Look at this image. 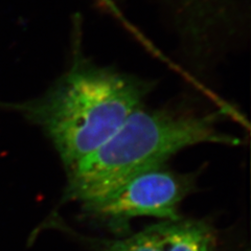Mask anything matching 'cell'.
<instances>
[{
	"mask_svg": "<svg viewBox=\"0 0 251 251\" xmlns=\"http://www.w3.org/2000/svg\"><path fill=\"white\" fill-rule=\"evenodd\" d=\"M151 89L138 77L75 56L44 96L16 109L41 127L69 170L111 137Z\"/></svg>",
	"mask_w": 251,
	"mask_h": 251,
	"instance_id": "6da1fadb",
	"label": "cell"
},
{
	"mask_svg": "<svg viewBox=\"0 0 251 251\" xmlns=\"http://www.w3.org/2000/svg\"><path fill=\"white\" fill-rule=\"evenodd\" d=\"M220 119V112L185 108L136 109L103 145L67 170L63 201L100 197L133 176L166 166L187 147L240 144L239 138L218 129Z\"/></svg>",
	"mask_w": 251,
	"mask_h": 251,
	"instance_id": "7a4b0ae2",
	"label": "cell"
},
{
	"mask_svg": "<svg viewBox=\"0 0 251 251\" xmlns=\"http://www.w3.org/2000/svg\"><path fill=\"white\" fill-rule=\"evenodd\" d=\"M194 186V175L180 174L161 166L131 177L100 197L81 202L82 210L109 230L125 233L133 218H181L179 205Z\"/></svg>",
	"mask_w": 251,
	"mask_h": 251,
	"instance_id": "3957f363",
	"label": "cell"
},
{
	"mask_svg": "<svg viewBox=\"0 0 251 251\" xmlns=\"http://www.w3.org/2000/svg\"><path fill=\"white\" fill-rule=\"evenodd\" d=\"M96 251H217V233L206 220H162L117 239L82 238Z\"/></svg>",
	"mask_w": 251,
	"mask_h": 251,
	"instance_id": "277c9868",
	"label": "cell"
}]
</instances>
